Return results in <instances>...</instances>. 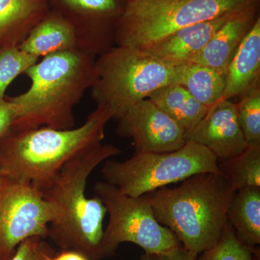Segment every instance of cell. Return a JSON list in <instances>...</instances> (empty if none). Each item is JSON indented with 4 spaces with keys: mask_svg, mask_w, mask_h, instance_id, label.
Returning <instances> with one entry per match:
<instances>
[{
    "mask_svg": "<svg viewBox=\"0 0 260 260\" xmlns=\"http://www.w3.org/2000/svg\"><path fill=\"white\" fill-rule=\"evenodd\" d=\"M121 153L115 145L101 144L70 160L54 177L37 188L56 210L48 230L61 249L79 251L90 260L104 259L102 242L107 208L95 195L85 194L87 180L101 164Z\"/></svg>",
    "mask_w": 260,
    "mask_h": 260,
    "instance_id": "obj_1",
    "label": "cell"
},
{
    "mask_svg": "<svg viewBox=\"0 0 260 260\" xmlns=\"http://www.w3.org/2000/svg\"><path fill=\"white\" fill-rule=\"evenodd\" d=\"M91 51L74 49L43 57L25 72L31 81L25 93L10 98L18 109L10 129L75 127L74 109L95 80Z\"/></svg>",
    "mask_w": 260,
    "mask_h": 260,
    "instance_id": "obj_2",
    "label": "cell"
},
{
    "mask_svg": "<svg viewBox=\"0 0 260 260\" xmlns=\"http://www.w3.org/2000/svg\"><path fill=\"white\" fill-rule=\"evenodd\" d=\"M112 118L107 108L97 106L78 127L10 129L0 138L3 177L40 187L70 160L102 144Z\"/></svg>",
    "mask_w": 260,
    "mask_h": 260,
    "instance_id": "obj_3",
    "label": "cell"
},
{
    "mask_svg": "<svg viewBox=\"0 0 260 260\" xmlns=\"http://www.w3.org/2000/svg\"><path fill=\"white\" fill-rule=\"evenodd\" d=\"M235 191L223 174L202 173L143 195L157 221L174 233L182 247L201 254L218 240L228 223Z\"/></svg>",
    "mask_w": 260,
    "mask_h": 260,
    "instance_id": "obj_4",
    "label": "cell"
},
{
    "mask_svg": "<svg viewBox=\"0 0 260 260\" xmlns=\"http://www.w3.org/2000/svg\"><path fill=\"white\" fill-rule=\"evenodd\" d=\"M180 64L137 48L118 46L95 61L92 95L117 119L158 89L177 84Z\"/></svg>",
    "mask_w": 260,
    "mask_h": 260,
    "instance_id": "obj_5",
    "label": "cell"
},
{
    "mask_svg": "<svg viewBox=\"0 0 260 260\" xmlns=\"http://www.w3.org/2000/svg\"><path fill=\"white\" fill-rule=\"evenodd\" d=\"M256 0H130L121 19L119 46L144 49L194 24L254 7Z\"/></svg>",
    "mask_w": 260,
    "mask_h": 260,
    "instance_id": "obj_6",
    "label": "cell"
},
{
    "mask_svg": "<svg viewBox=\"0 0 260 260\" xmlns=\"http://www.w3.org/2000/svg\"><path fill=\"white\" fill-rule=\"evenodd\" d=\"M221 174L215 155L192 141L169 153H138L124 161L108 159L102 169L106 182L129 196H143L202 173Z\"/></svg>",
    "mask_w": 260,
    "mask_h": 260,
    "instance_id": "obj_7",
    "label": "cell"
},
{
    "mask_svg": "<svg viewBox=\"0 0 260 260\" xmlns=\"http://www.w3.org/2000/svg\"><path fill=\"white\" fill-rule=\"evenodd\" d=\"M93 190L109 216L103 237L104 259L125 242L139 246L147 254H166L181 246L174 233L157 221L144 196H129L106 181L97 182Z\"/></svg>",
    "mask_w": 260,
    "mask_h": 260,
    "instance_id": "obj_8",
    "label": "cell"
},
{
    "mask_svg": "<svg viewBox=\"0 0 260 260\" xmlns=\"http://www.w3.org/2000/svg\"><path fill=\"white\" fill-rule=\"evenodd\" d=\"M55 208L32 184L3 177L0 189V260H10L29 238L46 239Z\"/></svg>",
    "mask_w": 260,
    "mask_h": 260,
    "instance_id": "obj_9",
    "label": "cell"
},
{
    "mask_svg": "<svg viewBox=\"0 0 260 260\" xmlns=\"http://www.w3.org/2000/svg\"><path fill=\"white\" fill-rule=\"evenodd\" d=\"M116 133L130 138L138 153H169L184 146L185 132L146 99L117 118Z\"/></svg>",
    "mask_w": 260,
    "mask_h": 260,
    "instance_id": "obj_10",
    "label": "cell"
},
{
    "mask_svg": "<svg viewBox=\"0 0 260 260\" xmlns=\"http://www.w3.org/2000/svg\"><path fill=\"white\" fill-rule=\"evenodd\" d=\"M184 137L186 142L208 148L218 162L237 156L249 146L238 121L237 104L225 99L209 107L204 117Z\"/></svg>",
    "mask_w": 260,
    "mask_h": 260,
    "instance_id": "obj_11",
    "label": "cell"
},
{
    "mask_svg": "<svg viewBox=\"0 0 260 260\" xmlns=\"http://www.w3.org/2000/svg\"><path fill=\"white\" fill-rule=\"evenodd\" d=\"M235 14L222 15L181 28L144 51L169 62H190L206 47L214 34Z\"/></svg>",
    "mask_w": 260,
    "mask_h": 260,
    "instance_id": "obj_12",
    "label": "cell"
},
{
    "mask_svg": "<svg viewBox=\"0 0 260 260\" xmlns=\"http://www.w3.org/2000/svg\"><path fill=\"white\" fill-rule=\"evenodd\" d=\"M253 7L233 15L190 61L226 75L228 68L253 24Z\"/></svg>",
    "mask_w": 260,
    "mask_h": 260,
    "instance_id": "obj_13",
    "label": "cell"
},
{
    "mask_svg": "<svg viewBox=\"0 0 260 260\" xmlns=\"http://www.w3.org/2000/svg\"><path fill=\"white\" fill-rule=\"evenodd\" d=\"M260 19L254 22L238 48L226 73L222 99L243 95L259 83Z\"/></svg>",
    "mask_w": 260,
    "mask_h": 260,
    "instance_id": "obj_14",
    "label": "cell"
},
{
    "mask_svg": "<svg viewBox=\"0 0 260 260\" xmlns=\"http://www.w3.org/2000/svg\"><path fill=\"white\" fill-rule=\"evenodd\" d=\"M78 39L74 26L70 22L51 16L39 21L18 48L39 59L59 51L83 49L80 47Z\"/></svg>",
    "mask_w": 260,
    "mask_h": 260,
    "instance_id": "obj_15",
    "label": "cell"
},
{
    "mask_svg": "<svg viewBox=\"0 0 260 260\" xmlns=\"http://www.w3.org/2000/svg\"><path fill=\"white\" fill-rule=\"evenodd\" d=\"M229 223L243 244H260V187L249 186L236 191L227 213Z\"/></svg>",
    "mask_w": 260,
    "mask_h": 260,
    "instance_id": "obj_16",
    "label": "cell"
},
{
    "mask_svg": "<svg viewBox=\"0 0 260 260\" xmlns=\"http://www.w3.org/2000/svg\"><path fill=\"white\" fill-rule=\"evenodd\" d=\"M44 8V0H0V47L23 42Z\"/></svg>",
    "mask_w": 260,
    "mask_h": 260,
    "instance_id": "obj_17",
    "label": "cell"
},
{
    "mask_svg": "<svg viewBox=\"0 0 260 260\" xmlns=\"http://www.w3.org/2000/svg\"><path fill=\"white\" fill-rule=\"evenodd\" d=\"M148 99L172 118L185 133L193 129L209 109L179 84L162 87L150 94Z\"/></svg>",
    "mask_w": 260,
    "mask_h": 260,
    "instance_id": "obj_18",
    "label": "cell"
},
{
    "mask_svg": "<svg viewBox=\"0 0 260 260\" xmlns=\"http://www.w3.org/2000/svg\"><path fill=\"white\" fill-rule=\"evenodd\" d=\"M177 84L182 85L196 100L210 107L222 99L226 75L194 63L179 64Z\"/></svg>",
    "mask_w": 260,
    "mask_h": 260,
    "instance_id": "obj_19",
    "label": "cell"
},
{
    "mask_svg": "<svg viewBox=\"0 0 260 260\" xmlns=\"http://www.w3.org/2000/svg\"><path fill=\"white\" fill-rule=\"evenodd\" d=\"M218 168L235 192L249 186L260 187V145H249L237 156L218 162Z\"/></svg>",
    "mask_w": 260,
    "mask_h": 260,
    "instance_id": "obj_20",
    "label": "cell"
},
{
    "mask_svg": "<svg viewBox=\"0 0 260 260\" xmlns=\"http://www.w3.org/2000/svg\"><path fill=\"white\" fill-rule=\"evenodd\" d=\"M201 254L200 260H257L259 258V249L240 242L229 222L217 242Z\"/></svg>",
    "mask_w": 260,
    "mask_h": 260,
    "instance_id": "obj_21",
    "label": "cell"
},
{
    "mask_svg": "<svg viewBox=\"0 0 260 260\" xmlns=\"http://www.w3.org/2000/svg\"><path fill=\"white\" fill-rule=\"evenodd\" d=\"M237 108L238 121L246 143L260 145L259 83L242 95Z\"/></svg>",
    "mask_w": 260,
    "mask_h": 260,
    "instance_id": "obj_22",
    "label": "cell"
},
{
    "mask_svg": "<svg viewBox=\"0 0 260 260\" xmlns=\"http://www.w3.org/2000/svg\"><path fill=\"white\" fill-rule=\"evenodd\" d=\"M39 59L20 50L18 46L0 47V100L19 75L25 73Z\"/></svg>",
    "mask_w": 260,
    "mask_h": 260,
    "instance_id": "obj_23",
    "label": "cell"
},
{
    "mask_svg": "<svg viewBox=\"0 0 260 260\" xmlns=\"http://www.w3.org/2000/svg\"><path fill=\"white\" fill-rule=\"evenodd\" d=\"M44 239L34 237L23 241L10 260H51L56 252Z\"/></svg>",
    "mask_w": 260,
    "mask_h": 260,
    "instance_id": "obj_24",
    "label": "cell"
},
{
    "mask_svg": "<svg viewBox=\"0 0 260 260\" xmlns=\"http://www.w3.org/2000/svg\"><path fill=\"white\" fill-rule=\"evenodd\" d=\"M72 9L86 13H108L116 8L115 0H61Z\"/></svg>",
    "mask_w": 260,
    "mask_h": 260,
    "instance_id": "obj_25",
    "label": "cell"
},
{
    "mask_svg": "<svg viewBox=\"0 0 260 260\" xmlns=\"http://www.w3.org/2000/svg\"><path fill=\"white\" fill-rule=\"evenodd\" d=\"M18 117V107L9 99L0 100V138L4 136Z\"/></svg>",
    "mask_w": 260,
    "mask_h": 260,
    "instance_id": "obj_26",
    "label": "cell"
},
{
    "mask_svg": "<svg viewBox=\"0 0 260 260\" xmlns=\"http://www.w3.org/2000/svg\"><path fill=\"white\" fill-rule=\"evenodd\" d=\"M140 260H200L198 254L186 250L182 246L172 251L161 254H147Z\"/></svg>",
    "mask_w": 260,
    "mask_h": 260,
    "instance_id": "obj_27",
    "label": "cell"
},
{
    "mask_svg": "<svg viewBox=\"0 0 260 260\" xmlns=\"http://www.w3.org/2000/svg\"><path fill=\"white\" fill-rule=\"evenodd\" d=\"M51 260H90L79 251L71 249H61L59 252L55 253Z\"/></svg>",
    "mask_w": 260,
    "mask_h": 260,
    "instance_id": "obj_28",
    "label": "cell"
},
{
    "mask_svg": "<svg viewBox=\"0 0 260 260\" xmlns=\"http://www.w3.org/2000/svg\"><path fill=\"white\" fill-rule=\"evenodd\" d=\"M3 174H2L1 170H0V189H1L2 184H3Z\"/></svg>",
    "mask_w": 260,
    "mask_h": 260,
    "instance_id": "obj_29",
    "label": "cell"
}]
</instances>
